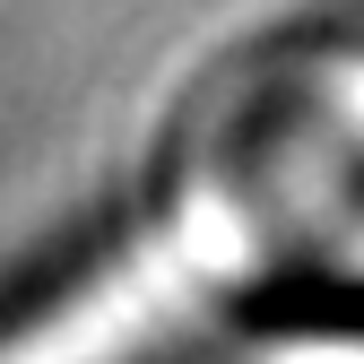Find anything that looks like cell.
Segmentation results:
<instances>
[{"label":"cell","instance_id":"1","mask_svg":"<svg viewBox=\"0 0 364 364\" xmlns=\"http://www.w3.org/2000/svg\"><path fill=\"white\" fill-rule=\"evenodd\" d=\"M252 252H260V208L200 191L173 225L130 243L113 269H96L61 312H35L26 330H9L0 364H122V355L156 347L173 321H191Z\"/></svg>","mask_w":364,"mask_h":364},{"label":"cell","instance_id":"2","mask_svg":"<svg viewBox=\"0 0 364 364\" xmlns=\"http://www.w3.org/2000/svg\"><path fill=\"white\" fill-rule=\"evenodd\" d=\"M252 364H364V338H287V347H260Z\"/></svg>","mask_w":364,"mask_h":364}]
</instances>
